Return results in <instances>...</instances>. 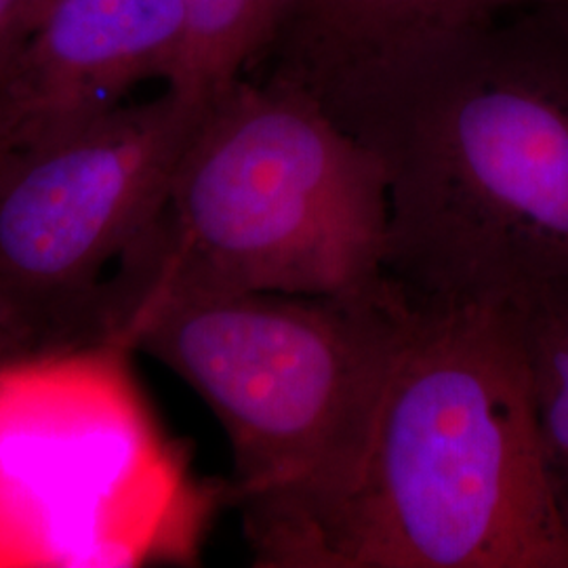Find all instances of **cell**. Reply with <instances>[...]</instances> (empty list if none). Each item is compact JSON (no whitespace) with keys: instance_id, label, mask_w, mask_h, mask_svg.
I'll list each match as a JSON object with an SVG mask.
<instances>
[{"instance_id":"6da1fadb","label":"cell","mask_w":568,"mask_h":568,"mask_svg":"<svg viewBox=\"0 0 568 568\" xmlns=\"http://www.w3.org/2000/svg\"><path fill=\"white\" fill-rule=\"evenodd\" d=\"M382 163L386 274L432 304L568 284V26L518 11L312 93Z\"/></svg>"},{"instance_id":"7a4b0ae2","label":"cell","mask_w":568,"mask_h":568,"mask_svg":"<svg viewBox=\"0 0 568 568\" xmlns=\"http://www.w3.org/2000/svg\"><path fill=\"white\" fill-rule=\"evenodd\" d=\"M239 511L257 568H568L508 307L419 300L344 483Z\"/></svg>"},{"instance_id":"3957f363","label":"cell","mask_w":568,"mask_h":568,"mask_svg":"<svg viewBox=\"0 0 568 568\" xmlns=\"http://www.w3.org/2000/svg\"><path fill=\"white\" fill-rule=\"evenodd\" d=\"M377 156L300 87L243 79L204 108L154 222L103 283L98 337L140 305L337 295L386 278Z\"/></svg>"},{"instance_id":"277c9868","label":"cell","mask_w":568,"mask_h":568,"mask_svg":"<svg viewBox=\"0 0 568 568\" xmlns=\"http://www.w3.org/2000/svg\"><path fill=\"white\" fill-rule=\"evenodd\" d=\"M417 314L386 276L337 295L161 300L105 342L152 356L211 408L232 448L234 508H281L349 476Z\"/></svg>"},{"instance_id":"5b68a950","label":"cell","mask_w":568,"mask_h":568,"mask_svg":"<svg viewBox=\"0 0 568 568\" xmlns=\"http://www.w3.org/2000/svg\"><path fill=\"white\" fill-rule=\"evenodd\" d=\"M119 344L0 366V568L199 560L230 483L199 480Z\"/></svg>"},{"instance_id":"8992f818","label":"cell","mask_w":568,"mask_h":568,"mask_svg":"<svg viewBox=\"0 0 568 568\" xmlns=\"http://www.w3.org/2000/svg\"><path fill=\"white\" fill-rule=\"evenodd\" d=\"M204 108L166 89L0 148V284L65 344L98 342L103 283L159 215Z\"/></svg>"},{"instance_id":"52a82bcc","label":"cell","mask_w":568,"mask_h":568,"mask_svg":"<svg viewBox=\"0 0 568 568\" xmlns=\"http://www.w3.org/2000/svg\"><path fill=\"white\" fill-rule=\"evenodd\" d=\"M183 37V0H44L0 77V148L30 142L166 82Z\"/></svg>"},{"instance_id":"ba28073f","label":"cell","mask_w":568,"mask_h":568,"mask_svg":"<svg viewBox=\"0 0 568 568\" xmlns=\"http://www.w3.org/2000/svg\"><path fill=\"white\" fill-rule=\"evenodd\" d=\"M548 0H293L270 79L307 93Z\"/></svg>"},{"instance_id":"9c48e42d","label":"cell","mask_w":568,"mask_h":568,"mask_svg":"<svg viewBox=\"0 0 568 568\" xmlns=\"http://www.w3.org/2000/svg\"><path fill=\"white\" fill-rule=\"evenodd\" d=\"M504 305L523 345L544 474L568 539V284Z\"/></svg>"},{"instance_id":"30bf717a","label":"cell","mask_w":568,"mask_h":568,"mask_svg":"<svg viewBox=\"0 0 568 568\" xmlns=\"http://www.w3.org/2000/svg\"><path fill=\"white\" fill-rule=\"evenodd\" d=\"M293 0H183V37L166 89L209 103L274 44Z\"/></svg>"},{"instance_id":"8fae6325","label":"cell","mask_w":568,"mask_h":568,"mask_svg":"<svg viewBox=\"0 0 568 568\" xmlns=\"http://www.w3.org/2000/svg\"><path fill=\"white\" fill-rule=\"evenodd\" d=\"M58 347L70 345L32 307L0 284V366Z\"/></svg>"},{"instance_id":"7c38bea8","label":"cell","mask_w":568,"mask_h":568,"mask_svg":"<svg viewBox=\"0 0 568 568\" xmlns=\"http://www.w3.org/2000/svg\"><path fill=\"white\" fill-rule=\"evenodd\" d=\"M44 0H0V77L18 55Z\"/></svg>"},{"instance_id":"4fadbf2b","label":"cell","mask_w":568,"mask_h":568,"mask_svg":"<svg viewBox=\"0 0 568 568\" xmlns=\"http://www.w3.org/2000/svg\"><path fill=\"white\" fill-rule=\"evenodd\" d=\"M546 7H549L568 26V0H548Z\"/></svg>"}]
</instances>
